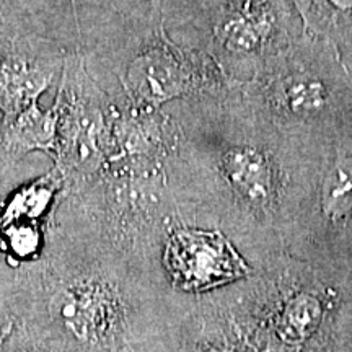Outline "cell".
<instances>
[{
  "label": "cell",
  "instance_id": "cell-7",
  "mask_svg": "<svg viewBox=\"0 0 352 352\" xmlns=\"http://www.w3.org/2000/svg\"><path fill=\"white\" fill-rule=\"evenodd\" d=\"M222 171L233 188L250 201L263 202L270 196V166L253 148L236 147L228 151L222 158Z\"/></svg>",
  "mask_w": 352,
  "mask_h": 352
},
{
  "label": "cell",
  "instance_id": "cell-4",
  "mask_svg": "<svg viewBox=\"0 0 352 352\" xmlns=\"http://www.w3.org/2000/svg\"><path fill=\"white\" fill-rule=\"evenodd\" d=\"M120 82L135 108H147L196 90L202 77L189 57L160 41L132 56L122 67Z\"/></svg>",
  "mask_w": 352,
  "mask_h": 352
},
{
  "label": "cell",
  "instance_id": "cell-13",
  "mask_svg": "<svg viewBox=\"0 0 352 352\" xmlns=\"http://www.w3.org/2000/svg\"><path fill=\"white\" fill-rule=\"evenodd\" d=\"M336 2L342 7H351L352 8V0H336Z\"/></svg>",
  "mask_w": 352,
  "mask_h": 352
},
{
  "label": "cell",
  "instance_id": "cell-10",
  "mask_svg": "<svg viewBox=\"0 0 352 352\" xmlns=\"http://www.w3.org/2000/svg\"><path fill=\"white\" fill-rule=\"evenodd\" d=\"M324 212L342 217L352 209V160H341L328 175L323 192Z\"/></svg>",
  "mask_w": 352,
  "mask_h": 352
},
{
  "label": "cell",
  "instance_id": "cell-1",
  "mask_svg": "<svg viewBox=\"0 0 352 352\" xmlns=\"http://www.w3.org/2000/svg\"><path fill=\"white\" fill-rule=\"evenodd\" d=\"M54 100L60 109L56 170L76 183L94 178L108 160L113 100L88 70L78 44L65 57Z\"/></svg>",
  "mask_w": 352,
  "mask_h": 352
},
{
  "label": "cell",
  "instance_id": "cell-6",
  "mask_svg": "<svg viewBox=\"0 0 352 352\" xmlns=\"http://www.w3.org/2000/svg\"><path fill=\"white\" fill-rule=\"evenodd\" d=\"M59 120L60 109L56 100L50 109H41L38 103L30 104L12 120L0 121L3 148L12 158L36 151L56 157Z\"/></svg>",
  "mask_w": 352,
  "mask_h": 352
},
{
  "label": "cell",
  "instance_id": "cell-2",
  "mask_svg": "<svg viewBox=\"0 0 352 352\" xmlns=\"http://www.w3.org/2000/svg\"><path fill=\"white\" fill-rule=\"evenodd\" d=\"M69 50L44 32L21 33L0 47V113L8 121L50 90L63 74Z\"/></svg>",
  "mask_w": 352,
  "mask_h": 352
},
{
  "label": "cell",
  "instance_id": "cell-9",
  "mask_svg": "<svg viewBox=\"0 0 352 352\" xmlns=\"http://www.w3.org/2000/svg\"><path fill=\"white\" fill-rule=\"evenodd\" d=\"M33 2L36 0H0V47L16 34L47 32L38 23Z\"/></svg>",
  "mask_w": 352,
  "mask_h": 352
},
{
  "label": "cell",
  "instance_id": "cell-5",
  "mask_svg": "<svg viewBox=\"0 0 352 352\" xmlns=\"http://www.w3.org/2000/svg\"><path fill=\"white\" fill-rule=\"evenodd\" d=\"M57 315L82 341L104 336L114 320V300L103 285L87 283L64 290L57 298Z\"/></svg>",
  "mask_w": 352,
  "mask_h": 352
},
{
  "label": "cell",
  "instance_id": "cell-14",
  "mask_svg": "<svg viewBox=\"0 0 352 352\" xmlns=\"http://www.w3.org/2000/svg\"><path fill=\"white\" fill-rule=\"evenodd\" d=\"M70 2H72V10H74V16H76V20H77V2H76V0H70Z\"/></svg>",
  "mask_w": 352,
  "mask_h": 352
},
{
  "label": "cell",
  "instance_id": "cell-11",
  "mask_svg": "<svg viewBox=\"0 0 352 352\" xmlns=\"http://www.w3.org/2000/svg\"><path fill=\"white\" fill-rule=\"evenodd\" d=\"M10 227V233H8V241L13 253L19 254L21 258L30 256L34 253L39 246V232L36 227L32 223H7Z\"/></svg>",
  "mask_w": 352,
  "mask_h": 352
},
{
  "label": "cell",
  "instance_id": "cell-12",
  "mask_svg": "<svg viewBox=\"0 0 352 352\" xmlns=\"http://www.w3.org/2000/svg\"><path fill=\"white\" fill-rule=\"evenodd\" d=\"M323 100L318 83L298 82L289 88V101L294 108H314Z\"/></svg>",
  "mask_w": 352,
  "mask_h": 352
},
{
  "label": "cell",
  "instance_id": "cell-3",
  "mask_svg": "<svg viewBox=\"0 0 352 352\" xmlns=\"http://www.w3.org/2000/svg\"><path fill=\"white\" fill-rule=\"evenodd\" d=\"M165 266L184 290H208L248 274V266L219 232L178 230L165 250Z\"/></svg>",
  "mask_w": 352,
  "mask_h": 352
},
{
  "label": "cell",
  "instance_id": "cell-8",
  "mask_svg": "<svg viewBox=\"0 0 352 352\" xmlns=\"http://www.w3.org/2000/svg\"><path fill=\"white\" fill-rule=\"evenodd\" d=\"M60 183H63V176L56 170L33 184H30V186L20 189L12 197V201L8 202L2 220L6 223H10L20 222L23 219L26 222L38 219L52 201Z\"/></svg>",
  "mask_w": 352,
  "mask_h": 352
}]
</instances>
